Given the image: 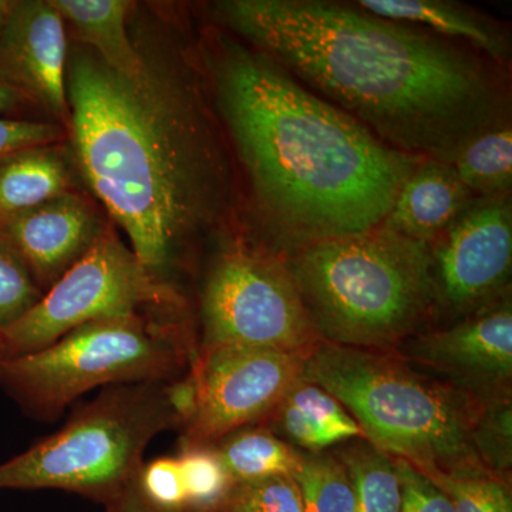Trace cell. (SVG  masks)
Instances as JSON below:
<instances>
[{
  "instance_id": "ffe728a7",
  "label": "cell",
  "mask_w": 512,
  "mask_h": 512,
  "mask_svg": "<svg viewBox=\"0 0 512 512\" xmlns=\"http://www.w3.org/2000/svg\"><path fill=\"white\" fill-rule=\"evenodd\" d=\"M211 447L217 451L232 483L292 477L302 460V451L259 424L234 431Z\"/></svg>"
},
{
  "instance_id": "ac0fdd59",
  "label": "cell",
  "mask_w": 512,
  "mask_h": 512,
  "mask_svg": "<svg viewBox=\"0 0 512 512\" xmlns=\"http://www.w3.org/2000/svg\"><path fill=\"white\" fill-rule=\"evenodd\" d=\"M72 180L59 147L23 148L0 158V221L66 194Z\"/></svg>"
},
{
  "instance_id": "cb8c5ba5",
  "label": "cell",
  "mask_w": 512,
  "mask_h": 512,
  "mask_svg": "<svg viewBox=\"0 0 512 512\" xmlns=\"http://www.w3.org/2000/svg\"><path fill=\"white\" fill-rule=\"evenodd\" d=\"M427 478L448 495L456 512H512L510 477L480 467Z\"/></svg>"
},
{
  "instance_id": "8fae6325",
  "label": "cell",
  "mask_w": 512,
  "mask_h": 512,
  "mask_svg": "<svg viewBox=\"0 0 512 512\" xmlns=\"http://www.w3.org/2000/svg\"><path fill=\"white\" fill-rule=\"evenodd\" d=\"M433 275L434 326L448 325L511 291L512 201L477 197L427 244Z\"/></svg>"
},
{
  "instance_id": "83f0119b",
  "label": "cell",
  "mask_w": 512,
  "mask_h": 512,
  "mask_svg": "<svg viewBox=\"0 0 512 512\" xmlns=\"http://www.w3.org/2000/svg\"><path fill=\"white\" fill-rule=\"evenodd\" d=\"M42 295L22 259L0 238V329L22 318Z\"/></svg>"
},
{
  "instance_id": "7c38bea8",
  "label": "cell",
  "mask_w": 512,
  "mask_h": 512,
  "mask_svg": "<svg viewBox=\"0 0 512 512\" xmlns=\"http://www.w3.org/2000/svg\"><path fill=\"white\" fill-rule=\"evenodd\" d=\"M396 353L481 402L512 397L511 291L466 318L417 333Z\"/></svg>"
},
{
  "instance_id": "484cf974",
  "label": "cell",
  "mask_w": 512,
  "mask_h": 512,
  "mask_svg": "<svg viewBox=\"0 0 512 512\" xmlns=\"http://www.w3.org/2000/svg\"><path fill=\"white\" fill-rule=\"evenodd\" d=\"M211 512H303V505L293 478L282 476L232 484Z\"/></svg>"
},
{
  "instance_id": "603a6c76",
  "label": "cell",
  "mask_w": 512,
  "mask_h": 512,
  "mask_svg": "<svg viewBox=\"0 0 512 512\" xmlns=\"http://www.w3.org/2000/svg\"><path fill=\"white\" fill-rule=\"evenodd\" d=\"M303 512H355V490L342 461L335 453H302L292 474Z\"/></svg>"
},
{
  "instance_id": "4fadbf2b",
  "label": "cell",
  "mask_w": 512,
  "mask_h": 512,
  "mask_svg": "<svg viewBox=\"0 0 512 512\" xmlns=\"http://www.w3.org/2000/svg\"><path fill=\"white\" fill-rule=\"evenodd\" d=\"M67 39L52 2L18 0L0 35V77L26 100L69 123Z\"/></svg>"
},
{
  "instance_id": "5b68a950",
  "label": "cell",
  "mask_w": 512,
  "mask_h": 512,
  "mask_svg": "<svg viewBox=\"0 0 512 512\" xmlns=\"http://www.w3.org/2000/svg\"><path fill=\"white\" fill-rule=\"evenodd\" d=\"M303 379L336 397L377 450L426 477L480 468L474 430L484 404L421 373L396 352L319 343Z\"/></svg>"
},
{
  "instance_id": "8992f818",
  "label": "cell",
  "mask_w": 512,
  "mask_h": 512,
  "mask_svg": "<svg viewBox=\"0 0 512 512\" xmlns=\"http://www.w3.org/2000/svg\"><path fill=\"white\" fill-rule=\"evenodd\" d=\"M181 429L173 382L106 387L56 433L0 464V490H63L107 504L157 436Z\"/></svg>"
},
{
  "instance_id": "ba28073f",
  "label": "cell",
  "mask_w": 512,
  "mask_h": 512,
  "mask_svg": "<svg viewBox=\"0 0 512 512\" xmlns=\"http://www.w3.org/2000/svg\"><path fill=\"white\" fill-rule=\"evenodd\" d=\"M198 348L239 346L311 355L320 340L288 259L262 242L228 239L200 299Z\"/></svg>"
},
{
  "instance_id": "f1b7e54d",
  "label": "cell",
  "mask_w": 512,
  "mask_h": 512,
  "mask_svg": "<svg viewBox=\"0 0 512 512\" xmlns=\"http://www.w3.org/2000/svg\"><path fill=\"white\" fill-rule=\"evenodd\" d=\"M134 484L154 507L167 512H187V493L177 456L144 461L137 471Z\"/></svg>"
},
{
  "instance_id": "836d02e7",
  "label": "cell",
  "mask_w": 512,
  "mask_h": 512,
  "mask_svg": "<svg viewBox=\"0 0 512 512\" xmlns=\"http://www.w3.org/2000/svg\"><path fill=\"white\" fill-rule=\"evenodd\" d=\"M16 5H18V0H0V35H2L5 26L8 25Z\"/></svg>"
},
{
  "instance_id": "44dd1931",
  "label": "cell",
  "mask_w": 512,
  "mask_h": 512,
  "mask_svg": "<svg viewBox=\"0 0 512 512\" xmlns=\"http://www.w3.org/2000/svg\"><path fill=\"white\" fill-rule=\"evenodd\" d=\"M450 167L474 197L511 195L512 123L471 138L450 161Z\"/></svg>"
},
{
  "instance_id": "f546056e",
  "label": "cell",
  "mask_w": 512,
  "mask_h": 512,
  "mask_svg": "<svg viewBox=\"0 0 512 512\" xmlns=\"http://www.w3.org/2000/svg\"><path fill=\"white\" fill-rule=\"evenodd\" d=\"M394 461L402 481L403 500L400 512H456L448 495L430 478L404 461Z\"/></svg>"
},
{
  "instance_id": "7402d4cb",
  "label": "cell",
  "mask_w": 512,
  "mask_h": 512,
  "mask_svg": "<svg viewBox=\"0 0 512 512\" xmlns=\"http://www.w3.org/2000/svg\"><path fill=\"white\" fill-rule=\"evenodd\" d=\"M333 453L342 461L352 480L355 512L402 510V481L392 457L362 439L342 444Z\"/></svg>"
},
{
  "instance_id": "2e32d148",
  "label": "cell",
  "mask_w": 512,
  "mask_h": 512,
  "mask_svg": "<svg viewBox=\"0 0 512 512\" xmlns=\"http://www.w3.org/2000/svg\"><path fill=\"white\" fill-rule=\"evenodd\" d=\"M474 194L458 180L450 164L421 160L394 198L384 228L429 244L457 220Z\"/></svg>"
},
{
  "instance_id": "d6a6232c",
  "label": "cell",
  "mask_w": 512,
  "mask_h": 512,
  "mask_svg": "<svg viewBox=\"0 0 512 512\" xmlns=\"http://www.w3.org/2000/svg\"><path fill=\"white\" fill-rule=\"evenodd\" d=\"M26 101L28 100L18 90L13 89L0 77V116L18 113L25 106Z\"/></svg>"
},
{
  "instance_id": "9c48e42d",
  "label": "cell",
  "mask_w": 512,
  "mask_h": 512,
  "mask_svg": "<svg viewBox=\"0 0 512 512\" xmlns=\"http://www.w3.org/2000/svg\"><path fill=\"white\" fill-rule=\"evenodd\" d=\"M180 292L148 271L110 229L50 286L39 302L0 329V359L36 352L96 320L141 315L147 308L184 309Z\"/></svg>"
},
{
  "instance_id": "52a82bcc",
  "label": "cell",
  "mask_w": 512,
  "mask_h": 512,
  "mask_svg": "<svg viewBox=\"0 0 512 512\" xmlns=\"http://www.w3.org/2000/svg\"><path fill=\"white\" fill-rule=\"evenodd\" d=\"M197 338L143 315L96 320L52 345L0 359V389L32 419L56 421L97 387L171 383L187 375Z\"/></svg>"
},
{
  "instance_id": "30bf717a",
  "label": "cell",
  "mask_w": 512,
  "mask_h": 512,
  "mask_svg": "<svg viewBox=\"0 0 512 512\" xmlns=\"http://www.w3.org/2000/svg\"><path fill=\"white\" fill-rule=\"evenodd\" d=\"M308 356L239 346L197 349L188 370L194 403L180 429V447L214 446L264 423L302 379Z\"/></svg>"
},
{
  "instance_id": "1f68e13d",
  "label": "cell",
  "mask_w": 512,
  "mask_h": 512,
  "mask_svg": "<svg viewBox=\"0 0 512 512\" xmlns=\"http://www.w3.org/2000/svg\"><path fill=\"white\" fill-rule=\"evenodd\" d=\"M106 505V512H167L148 503L137 490L134 480Z\"/></svg>"
},
{
  "instance_id": "6da1fadb",
  "label": "cell",
  "mask_w": 512,
  "mask_h": 512,
  "mask_svg": "<svg viewBox=\"0 0 512 512\" xmlns=\"http://www.w3.org/2000/svg\"><path fill=\"white\" fill-rule=\"evenodd\" d=\"M238 39L406 156L450 164L512 123L507 67L461 43L333 0H222Z\"/></svg>"
},
{
  "instance_id": "4316f807",
  "label": "cell",
  "mask_w": 512,
  "mask_h": 512,
  "mask_svg": "<svg viewBox=\"0 0 512 512\" xmlns=\"http://www.w3.org/2000/svg\"><path fill=\"white\" fill-rule=\"evenodd\" d=\"M512 397L484 404L474 430V448L487 470L511 478Z\"/></svg>"
},
{
  "instance_id": "7a4b0ae2",
  "label": "cell",
  "mask_w": 512,
  "mask_h": 512,
  "mask_svg": "<svg viewBox=\"0 0 512 512\" xmlns=\"http://www.w3.org/2000/svg\"><path fill=\"white\" fill-rule=\"evenodd\" d=\"M66 84L84 180L141 264L170 282L231 201V167L207 96L187 64L144 50L131 74L76 53Z\"/></svg>"
},
{
  "instance_id": "3957f363",
  "label": "cell",
  "mask_w": 512,
  "mask_h": 512,
  "mask_svg": "<svg viewBox=\"0 0 512 512\" xmlns=\"http://www.w3.org/2000/svg\"><path fill=\"white\" fill-rule=\"evenodd\" d=\"M220 117L262 222V244L291 256L382 224L421 158L393 150L237 36L204 47Z\"/></svg>"
},
{
  "instance_id": "4dcf8cb0",
  "label": "cell",
  "mask_w": 512,
  "mask_h": 512,
  "mask_svg": "<svg viewBox=\"0 0 512 512\" xmlns=\"http://www.w3.org/2000/svg\"><path fill=\"white\" fill-rule=\"evenodd\" d=\"M62 137L55 124L0 116V158L23 148L50 146Z\"/></svg>"
},
{
  "instance_id": "9a60e30c",
  "label": "cell",
  "mask_w": 512,
  "mask_h": 512,
  "mask_svg": "<svg viewBox=\"0 0 512 512\" xmlns=\"http://www.w3.org/2000/svg\"><path fill=\"white\" fill-rule=\"evenodd\" d=\"M357 8L379 18L404 23L477 50L507 67L511 37L503 23L453 0H357Z\"/></svg>"
},
{
  "instance_id": "d4e9b609",
  "label": "cell",
  "mask_w": 512,
  "mask_h": 512,
  "mask_svg": "<svg viewBox=\"0 0 512 512\" xmlns=\"http://www.w3.org/2000/svg\"><path fill=\"white\" fill-rule=\"evenodd\" d=\"M187 512H211L224 500L232 483L221 458L211 446L180 447Z\"/></svg>"
},
{
  "instance_id": "d6986e66",
  "label": "cell",
  "mask_w": 512,
  "mask_h": 512,
  "mask_svg": "<svg viewBox=\"0 0 512 512\" xmlns=\"http://www.w3.org/2000/svg\"><path fill=\"white\" fill-rule=\"evenodd\" d=\"M80 40L110 69L131 74L143 62V49L128 35L126 0H50Z\"/></svg>"
},
{
  "instance_id": "277c9868",
  "label": "cell",
  "mask_w": 512,
  "mask_h": 512,
  "mask_svg": "<svg viewBox=\"0 0 512 512\" xmlns=\"http://www.w3.org/2000/svg\"><path fill=\"white\" fill-rule=\"evenodd\" d=\"M286 259L322 342L396 352L434 326L433 275L423 242L377 225Z\"/></svg>"
},
{
  "instance_id": "5bb4252c",
  "label": "cell",
  "mask_w": 512,
  "mask_h": 512,
  "mask_svg": "<svg viewBox=\"0 0 512 512\" xmlns=\"http://www.w3.org/2000/svg\"><path fill=\"white\" fill-rule=\"evenodd\" d=\"M103 231L90 204L72 191L0 221V238L19 255L43 293Z\"/></svg>"
},
{
  "instance_id": "e0dca14e",
  "label": "cell",
  "mask_w": 512,
  "mask_h": 512,
  "mask_svg": "<svg viewBox=\"0 0 512 512\" xmlns=\"http://www.w3.org/2000/svg\"><path fill=\"white\" fill-rule=\"evenodd\" d=\"M259 426L271 430L302 453H323L352 440H365V434L346 407L328 390L303 377Z\"/></svg>"
}]
</instances>
